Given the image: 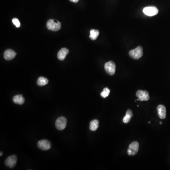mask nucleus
<instances>
[{
    "label": "nucleus",
    "instance_id": "1",
    "mask_svg": "<svg viewBox=\"0 0 170 170\" xmlns=\"http://www.w3.org/2000/svg\"><path fill=\"white\" fill-rule=\"evenodd\" d=\"M47 28L49 30L53 31H58L61 28V23L59 21L55 19H50L47 22Z\"/></svg>",
    "mask_w": 170,
    "mask_h": 170
},
{
    "label": "nucleus",
    "instance_id": "2",
    "mask_svg": "<svg viewBox=\"0 0 170 170\" xmlns=\"http://www.w3.org/2000/svg\"><path fill=\"white\" fill-rule=\"evenodd\" d=\"M129 55L134 59H138L142 56L143 48L142 47L138 46L136 49L130 51Z\"/></svg>",
    "mask_w": 170,
    "mask_h": 170
},
{
    "label": "nucleus",
    "instance_id": "3",
    "mask_svg": "<svg viewBox=\"0 0 170 170\" xmlns=\"http://www.w3.org/2000/svg\"><path fill=\"white\" fill-rule=\"evenodd\" d=\"M104 69L107 73L110 75H114L116 70V65L113 61H109L105 64Z\"/></svg>",
    "mask_w": 170,
    "mask_h": 170
},
{
    "label": "nucleus",
    "instance_id": "4",
    "mask_svg": "<svg viewBox=\"0 0 170 170\" xmlns=\"http://www.w3.org/2000/svg\"><path fill=\"white\" fill-rule=\"evenodd\" d=\"M139 149V144L137 141H133L129 146L127 149V153L128 155H134L138 153Z\"/></svg>",
    "mask_w": 170,
    "mask_h": 170
},
{
    "label": "nucleus",
    "instance_id": "5",
    "mask_svg": "<svg viewBox=\"0 0 170 170\" xmlns=\"http://www.w3.org/2000/svg\"><path fill=\"white\" fill-rule=\"evenodd\" d=\"M67 119L64 117H60L57 119L55 122V126L58 130L62 131L66 127L67 125Z\"/></svg>",
    "mask_w": 170,
    "mask_h": 170
},
{
    "label": "nucleus",
    "instance_id": "6",
    "mask_svg": "<svg viewBox=\"0 0 170 170\" xmlns=\"http://www.w3.org/2000/svg\"><path fill=\"white\" fill-rule=\"evenodd\" d=\"M143 12L147 16H154L158 13V10L155 7H147L144 8Z\"/></svg>",
    "mask_w": 170,
    "mask_h": 170
},
{
    "label": "nucleus",
    "instance_id": "7",
    "mask_svg": "<svg viewBox=\"0 0 170 170\" xmlns=\"http://www.w3.org/2000/svg\"><path fill=\"white\" fill-rule=\"evenodd\" d=\"M17 162V156L15 155H13L8 157L5 162V164L7 167L12 168L16 165Z\"/></svg>",
    "mask_w": 170,
    "mask_h": 170
},
{
    "label": "nucleus",
    "instance_id": "8",
    "mask_svg": "<svg viewBox=\"0 0 170 170\" xmlns=\"http://www.w3.org/2000/svg\"><path fill=\"white\" fill-rule=\"evenodd\" d=\"M136 96L141 101H148L150 98L148 92L147 91L139 90L136 93Z\"/></svg>",
    "mask_w": 170,
    "mask_h": 170
},
{
    "label": "nucleus",
    "instance_id": "9",
    "mask_svg": "<svg viewBox=\"0 0 170 170\" xmlns=\"http://www.w3.org/2000/svg\"><path fill=\"white\" fill-rule=\"evenodd\" d=\"M37 146L42 150H48L51 148V144L47 140H42L38 141Z\"/></svg>",
    "mask_w": 170,
    "mask_h": 170
},
{
    "label": "nucleus",
    "instance_id": "10",
    "mask_svg": "<svg viewBox=\"0 0 170 170\" xmlns=\"http://www.w3.org/2000/svg\"><path fill=\"white\" fill-rule=\"evenodd\" d=\"M157 114L159 117L161 119H165L166 116V110L165 107L162 104L157 106Z\"/></svg>",
    "mask_w": 170,
    "mask_h": 170
},
{
    "label": "nucleus",
    "instance_id": "11",
    "mask_svg": "<svg viewBox=\"0 0 170 170\" xmlns=\"http://www.w3.org/2000/svg\"><path fill=\"white\" fill-rule=\"evenodd\" d=\"M17 53L12 49H8L4 53V58L7 61H10L14 59Z\"/></svg>",
    "mask_w": 170,
    "mask_h": 170
},
{
    "label": "nucleus",
    "instance_id": "12",
    "mask_svg": "<svg viewBox=\"0 0 170 170\" xmlns=\"http://www.w3.org/2000/svg\"><path fill=\"white\" fill-rule=\"evenodd\" d=\"M69 50L66 48H63L59 50L58 53L57 57L59 59L60 61H63L65 59V57L67 56V54L69 53Z\"/></svg>",
    "mask_w": 170,
    "mask_h": 170
},
{
    "label": "nucleus",
    "instance_id": "13",
    "mask_svg": "<svg viewBox=\"0 0 170 170\" xmlns=\"http://www.w3.org/2000/svg\"><path fill=\"white\" fill-rule=\"evenodd\" d=\"M13 102L14 103L21 105L23 104L25 102V99L22 95H16L13 98Z\"/></svg>",
    "mask_w": 170,
    "mask_h": 170
},
{
    "label": "nucleus",
    "instance_id": "14",
    "mask_svg": "<svg viewBox=\"0 0 170 170\" xmlns=\"http://www.w3.org/2000/svg\"><path fill=\"white\" fill-rule=\"evenodd\" d=\"M99 127V121L97 120H93L92 121L89 125V129L91 131H97Z\"/></svg>",
    "mask_w": 170,
    "mask_h": 170
},
{
    "label": "nucleus",
    "instance_id": "15",
    "mask_svg": "<svg viewBox=\"0 0 170 170\" xmlns=\"http://www.w3.org/2000/svg\"><path fill=\"white\" fill-rule=\"evenodd\" d=\"M133 116V113L131 110H127L125 116L123 118V121L124 123H127L130 121L131 118Z\"/></svg>",
    "mask_w": 170,
    "mask_h": 170
},
{
    "label": "nucleus",
    "instance_id": "16",
    "mask_svg": "<svg viewBox=\"0 0 170 170\" xmlns=\"http://www.w3.org/2000/svg\"><path fill=\"white\" fill-rule=\"evenodd\" d=\"M48 80L45 77L41 76L38 78L37 81V84L39 86H44L48 84Z\"/></svg>",
    "mask_w": 170,
    "mask_h": 170
},
{
    "label": "nucleus",
    "instance_id": "17",
    "mask_svg": "<svg viewBox=\"0 0 170 170\" xmlns=\"http://www.w3.org/2000/svg\"><path fill=\"white\" fill-rule=\"evenodd\" d=\"M99 32L97 30L92 29L90 31V36L89 37L91 39L93 40H95L97 38L98 36H99Z\"/></svg>",
    "mask_w": 170,
    "mask_h": 170
},
{
    "label": "nucleus",
    "instance_id": "18",
    "mask_svg": "<svg viewBox=\"0 0 170 170\" xmlns=\"http://www.w3.org/2000/svg\"><path fill=\"white\" fill-rule=\"evenodd\" d=\"M110 90L107 87H105L103 89V91L101 93V96L102 97L106 98L109 95Z\"/></svg>",
    "mask_w": 170,
    "mask_h": 170
},
{
    "label": "nucleus",
    "instance_id": "19",
    "mask_svg": "<svg viewBox=\"0 0 170 170\" xmlns=\"http://www.w3.org/2000/svg\"><path fill=\"white\" fill-rule=\"evenodd\" d=\"M12 22L17 28H19L20 27V22L18 19H12Z\"/></svg>",
    "mask_w": 170,
    "mask_h": 170
},
{
    "label": "nucleus",
    "instance_id": "20",
    "mask_svg": "<svg viewBox=\"0 0 170 170\" xmlns=\"http://www.w3.org/2000/svg\"><path fill=\"white\" fill-rule=\"evenodd\" d=\"M71 2H74V3H76L78 2L79 0H70Z\"/></svg>",
    "mask_w": 170,
    "mask_h": 170
},
{
    "label": "nucleus",
    "instance_id": "21",
    "mask_svg": "<svg viewBox=\"0 0 170 170\" xmlns=\"http://www.w3.org/2000/svg\"><path fill=\"white\" fill-rule=\"evenodd\" d=\"M2 154H2V152H1V156H2Z\"/></svg>",
    "mask_w": 170,
    "mask_h": 170
},
{
    "label": "nucleus",
    "instance_id": "22",
    "mask_svg": "<svg viewBox=\"0 0 170 170\" xmlns=\"http://www.w3.org/2000/svg\"><path fill=\"white\" fill-rule=\"evenodd\" d=\"M160 124H162V122H160Z\"/></svg>",
    "mask_w": 170,
    "mask_h": 170
}]
</instances>
